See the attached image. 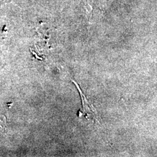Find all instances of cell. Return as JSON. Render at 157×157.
Instances as JSON below:
<instances>
[{
  "mask_svg": "<svg viewBox=\"0 0 157 157\" xmlns=\"http://www.w3.org/2000/svg\"><path fill=\"white\" fill-rule=\"evenodd\" d=\"M73 83L75 84V85H76L77 87L78 88V91H79L80 93L81 94V97H82V102H83V105L84 112H91V113H92L93 115H94V116H95V117H97V114H96V113H94V112L95 111V110H94V109H93V107H91V105L88 102V101L86 100L85 96L83 95V94L82 93V91L80 89V88H79V87L78 86V84H77L76 82H75L74 81H73Z\"/></svg>",
  "mask_w": 157,
  "mask_h": 157,
  "instance_id": "1",
  "label": "cell"
}]
</instances>
